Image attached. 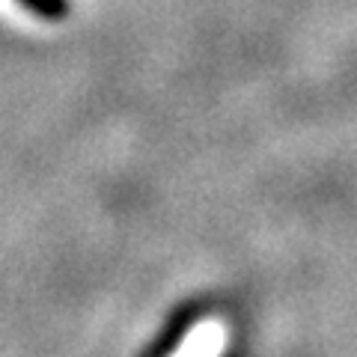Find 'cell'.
<instances>
[{
	"label": "cell",
	"instance_id": "6da1fadb",
	"mask_svg": "<svg viewBox=\"0 0 357 357\" xmlns=\"http://www.w3.org/2000/svg\"><path fill=\"white\" fill-rule=\"evenodd\" d=\"M24 9H30L33 15L48 18V21H60L69 13V0H18Z\"/></svg>",
	"mask_w": 357,
	"mask_h": 357
}]
</instances>
